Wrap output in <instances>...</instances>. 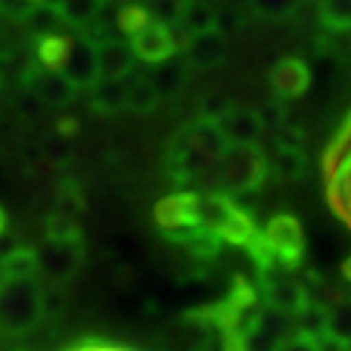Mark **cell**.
I'll return each mask as SVG.
<instances>
[{
	"label": "cell",
	"instance_id": "41",
	"mask_svg": "<svg viewBox=\"0 0 351 351\" xmlns=\"http://www.w3.org/2000/svg\"><path fill=\"white\" fill-rule=\"evenodd\" d=\"M315 349L317 351H349L351 346L346 343V341H341V339H336L333 333H320L317 339H315Z\"/></svg>",
	"mask_w": 351,
	"mask_h": 351
},
{
	"label": "cell",
	"instance_id": "19",
	"mask_svg": "<svg viewBox=\"0 0 351 351\" xmlns=\"http://www.w3.org/2000/svg\"><path fill=\"white\" fill-rule=\"evenodd\" d=\"M234 206H237L234 198L226 193H219V190L198 195V224H201V229H211L219 234V229L224 226L229 213L234 211Z\"/></svg>",
	"mask_w": 351,
	"mask_h": 351
},
{
	"label": "cell",
	"instance_id": "34",
	"mask_svg": "<svg viewBox=\"0 0 351 351\" xmlns=\"http://www.w3.org/2000/svg\"><path fill=\"white\" fill-rule=\"evenodd\" d=\"M141 5L151 13L154 21H162L167 26L180 24V16L185 11L188 0H141Z\"/></svg>",
	"mask_w": 351,
	"mask_h": 351
},
{
	"label": "cell",
	"instance_id": "40",
	"mask_svg": "<svg viewBox=\"0 0 351 351\" xmlns=\"http://www.w3.org/2000/svg\"><path fill=\"white\" fill-rule=\"evenodd\" d=\"M29 8H32L29 0H0V13L8 19H16V21H24Z\"/></svg>",
	"mask_w": 351,
	"mask_h": 351
},
{
	"label": "cell",
	"instance_id": "48",
	"mask_svg": "<svg viewBox=\"0 0 351 351\" xmlns=\"http://www.w3.org/2000/svg\"><path fill=\"white\" fill-rule=\"evenodd\" d=\"M110 3H123V0H110Z\"/></svg>",
	"mask_w": 351,
	"mask_h": 351
},
{
	"label": "cell",
	"instance_id": "33",
	"mask_svg": "<svg viewBox=\"0 0 351 351\" xmlns=\"http://www.w3.org/2000/svg\"><path fill=\"white\" fill-rule=\"evenodd\" d=\"M185 250H188L195 261L208 263V261H213V258L221 252V237H219L216 232H211V229H198V234L185 245Z\"/></svg>",
	"mask_w": 351,
	"mask_h": 351
},
{
	"label": "cell",
	"instance_id": "17",
	"mask_svg": "<svg viewBox=\"0 0 351 351\" xmlns=\"http://www.w3.org/2000/svg\"><path fill=\"white\" fill-rule=\"evenodd\" d=\"M88 107L97 114L112 117L128 110L125 101V78L112 81V78H99L94 86L88 88Z\"/></svg>",
	"mask_w": 351,
	"mask_h": 351
},
{
	"label": "cell",
	"instance_id": "49",
	"mask_svg": "<svg viewBox=\"0 0 351 351\" xmlns=\"http://www.w3.org/2000/svg\"><path fill=\"white\" fill-rule=\"evenodd\" d=\"M198 351H208V349H198Z\"/></svg>",
	"mask_w": 351,
	"mask_h": 351
},
{
	"label": "cell",
	"instance_id": "8",
	"mask_svg": "<svg viewBox=\"0 0 351 351\" xmlns=\"http://www.w3.org/2000/svg\"><path fill=\"white\" fill-rule=\"evenodd\" d=\"M258 289H261V297L268 304V310L287 315V317H294L307 302L313 300L302 281L281 276V268H274L265 276L258 278Z\"/></svg>",
	"mask_w": 351,
	"mask_h": 351
},
{
	"label": "cell",
	"instance_id": "25",
	"mask_svg": "<svg viewBox=\"0 0 351 351\" xmlns=\"http://www.w3.org/2000/svg\"><path fill=\"white\" fill-rule=\"evenodd\" d=\"M71 47V37L68 34H50V37H39L34 45V63L42 65L45 71H55L60 73L65 63V55Z\"/></svg>",
	"mask_w": 351,
	"mask_h": 351
},
{
	"label": "cell",
	"instance_id": "29",
	"mask_svg": "<svg viewBox=\"0 0 351 351\" xmlns=\"http://www.w3.org/2000/svg\"><path fill=\"white\" fill-rule=\"evenodd\" d=\"M320 24L328 32H351V0H320Z\"/></svg>",
	"mask_w": 351,
	"mask_h": 351
},
{
	"label": "cell",
	"instance_id": "44",
	"mask_svg": "<svg viewBox=\"0 0 351 351\" xmlns=\"http://www.w3.org/2000/svg\"><path fill=\"white\" fill-rule=\"evenodd\" d=\"M5 226H8V213H5V208L0 206V237L5 234Z\"/></svg>",
	"mask_w": 351,
	"mask_h": 351
},
{
	"label": "cell",
	"instance_id": "46",
	"mask_svg": "<svg viewBox=\"0 0 351 351\" xmlns=\"http://www.w3.org/2000/svg\"><path fill=\"white\" fill-rule=\"evenodd\" d=\"M304 3H320V0H304Z\"/></svg>",
	"mask_w": 351,
	"mask_h": 351
},
{
	"label": "cell",
	"instance_id": "30",
	"mask_svg": "<svg viewBox=\"0 0 351 351\" xmlns=\"http://www.w3.org/2000/svg\"><path fill=\"white\" fill-rule=\"evenodd\" d=\"M154 19H151V13L141 5V3H123L117 13H114V26H117V32H123L125 37H133V34H138L141 29L146 24H151Z\"/></svg>",
	"mask_w": 351,
	"mask_h": 351
},
{
	"label": "cell",
	"instance_id": "32",
	"mask_svg": "<svg viewBox=\"0 0 351 351\" xmlns=\"http://www.w3.org/2000/svg\"><path fill=\"white\" fill-rule=\"evenodd\" d=\"M55 201H58V211L60 213H68V216H78V213L86 211V198H84V190L81 185L75 182V180H63L60 185H58V195H55Z\"/></svg>",
	"mask_w": 351,
	"mask_h": 351
},
{
	"label": "cell",
	"instance_id": "18",
	"mask_svg": "<svg viewBox=\"0 0 351 351\" xmlns=\"http://www.w3.org/2000/svg\"><path fill=\"white\" fill-rule=\"evenodd\" d=\"M190 68L188 60L185 58H169V60H164V63L154 65V71H151L149 81L154 84V88L159 91V97H177L182 88L188 86L190 81Z\"/></svg>",
	"mask_w": 351,
	"mask_h": 351
},
{
	"label": "cell",
	"instance_id": "5",
	"mask_svg": "<svg viewBox=\"0 0 351 351\" xmlns=\"http://www.w3.org/2000/svg\"><path fill=\"white\" fill-rule=\"evenodd\" d=\"M39 317V287L34 281H0V328L8 333H26Z\"/></svg>",
	"mask_w": 351,
	"mask_h": 351
},
{
	"label": "cell",
	"instance_id": "3",
	"mask_svg": "<svg viewBox=\"0 0 351 351\" xmlns=\"http://www.w3.org/2000/svg\"><path fill=\"white\" fill-rule=\"evenodd\" d=\"M323 180L330 208L351 229V114L323 154Z\"/></svg>",
	"mask_w": 351,
	"mask_h": 351
},
{
	"label": "cell",
	"instance_id": "4",
	"mask_svg": "<svg viewBox=\"0 0 351 351\" xmlns=\"http://www.w3.org/2000/svg\"><path fill=\"white\" fill-rule=\"evenodd\" d=\"M154 221H156L167 242L185 247L201 229V224H198V193L180 190L172 195H164L162 201L154 206Z\"/></svg>",
	"mask_w": 351,
	"mask_h": 351
},
{
	"label": "cell",
	"instance_id": "47",
	"mask_svg": "<svg viewBox=\"0 0 351 351\" xmlns=\"http://www.w3.org/2000/svg\"><path fill=\"white\" fill-rule=\"evenodd\" d=\"M0 86H3V73H0Z\"/></svg>",
	"mask_w": 351,
	"mask_h": 351
},
{
	"label": "cell",
	"instance_id": "10",
	"mask_svg": "<svg viewBox=\"0 0 351 351\" xmlns=\"http://www.w3.org/2000/svg\"><path fill=\"white\" fill-rule=\"evenodd\" d=\"M130 50L141 63L159 65L177 55V37L172 26L162 24V21H151L138 34L130 37Z\"/></svg>",
	"mask_w": 351,
	"mask_h": 351
},
{
	"label": "cell",
	"instance_id": "28",
	"mask_svg": "<svg viewBox=\"0 0 351 351\" xmlns=\"http://www.w3.org/2000/svg\"><path fill=\"white\" fill-rule=\"evenodd\" d=\"M328 315H330V307H328V304L310 300L304 307H302L300 313L294 315V320H297V330L304 333V336L317 339L320 333H326L328 330Z\"/></svg>",
	"mask_w": 351,
	"mask_h": 351
},
{
	"label": "cell",
	"instance_id": "36",
	"mask_svg": "<svg viewBox=\"0 0 351 351\" xmlns=\"http://www.w3.org/2000/svg\"><path fill=\"white\" fill-rule=\"evenodd\" d=\"M328 333H333L336 339L346 341L351 346V300H341L339 304L330 307V315H328Z\"/></svg>",
	"mask_w": 351,
	"mask_h": 351
},
{
	"label": "cell",
	"instance_id": "23",
	"mask_svg": "<svg viewBox=\"0 0 351 351\" xmlns=\"http://www.w3.org/2000/svg\"><path fill=\"white\" fill-rule=\"evenodd\" d=\"M255 232H258V221H255L252 211L237 203L234 211L229 213V219L224 221V226L219 229V237H221V242H229L234 247H245Z\"/></svg>",
	"mask_w": 351,
	"mask_h": 351
},
{
	"label": "cell",
	"instance_id": "1",
	"mask_svg": "<svg viewBox=\"0 0 351 351\" xmlns=\"http://www.w3.org/2000/svg\"><path fill=\"white\" fill-rule=\"evenodd\" d=\"M224 149L226 141L219 125L195 117L169 138V146L164 151V172L177 185L195 182L216 167Z\"/></svg>",
	"mask_w": 351,
	"mask_h": 351
},
{
	"label": "cell",
	"instance_id": "21",
	"mask_svg": "<svg viewBox=\"0 0 351 351\" xmlns=\"http://www.w3.org/2000/svg\"><path fill=\"white\" fill-rule=\"evenodd\" d=\"M24 26L32 37H50V34H65V21L55 3H37L24 16Z\"/></svg>",
	"mask_w": 351,
	"mask_h": 351
},
{
	"label": "cell",
	"instance_id": "42",
	"mask_svg": "<svg viewBox=\"0 0 351 351\" xmlns=\"http://www.w3.org/2000/svg\"><path fill=\"white\" fill-rule=\"evenodd\" d=\"M71 351H133L128 346H120V343H110V341H84L73 346Z\"/></svg>",
	"mask_w": 351,
	"mask_h": 351
},
{
	"label": "cell",
	"instance_id": "20",
	"mask_svg": "<svg viewBox=\"0 0 351 351\" xmlns=\"http://www.w3.org/2000/svg\"><path fill=\"white\" fill-rule=\"evenodd\" d=\"M180 26L188 32L190 37L198 34H208V32H219V8L208 3V0H188L185 11L180 16Z\"/></svg>",
	"mask_w": 351,
	"mask_h": 351
},
{
	"label": "cell",
	"instance_id": "13",
	"mask_svg": "<svg viewBox=\"0 0 351 351\" xmlns=\"http://www.w3.org/2000/svg\"><path fill=\"white\" fill-rule=\"evenodd\" d=\"M97 47V68H99V78H112V81H123L130 73H136V55L125 45L123 39H99L94 42Z\"/></svg>",
	"mask_w": 351,
	"mask_h": 351
},
{
	"label": "cell",
	"instance_id": "16",
	"mask_svg": "<svg viewBox=\"0 0 351 351\" xmlns=\"http://www.w3.org/2000/svg\"><path fill=\"white\" fill-rule=\"evenodd\" d=\"M37 274H39L37 250L29 247V245L11 247V250L0 258V281H8V284L34 281Z\"/></svg>",
	"mask_w": 351,
	"mask_h": 351
},
{
	"label": "cell",
	"instance_id": "7",
	"mask_svg": "<svg viewBox=\"0 0 351 351\" xmlns=\"http://www.w3.org/2000/svg\"><path fill=\"white\" fill-rule=\"evenodd\" d=\"M21 84L42 107H55V110H63L68 104H73L75 91H78L68 78H63L55 71H45L34 60L21 71Z\"/></svg>",
	"mask_w": 351,
	"mask_h": 351
},
{
	"label": "cell",
	"instance_id": "24",
	"mask_svg": "<svg viewBox=\"0 0 351 351\" xmlns=\"http://www.w3.org/2000/svg\"><path fill=\"white\" fill-rule=\"evenodd\" d=\"M104 3L107 0H55L65 26L78 29V32H84V29H88L97 21V16L104 8Z\"/></svg>",
	"mask_w": 351,
	"mask_h": 351
},
{
	"label": "cell",
	"instance_id": "6",
	"mask_svg": "<svg viewBox=\"0 0 351 351\" xmlns=\"http://www.w3.org/2000/svg\"><path fill=\"white\" fill-rule=\"evenodd\" d=\"M265 239L271 245V250L276 255L278 268L284 271H297L304 263V232L297 216L291 213H276L271 216V221L263 229Z\"/></svg>",
	"mask_w": 351,
	"mask_h": 351
},
{
	"label": "cell",
	"instance_id": "11",
	"mask_svg": "<svg viewBox=\"0 0 351 351\" xmlns=\"http://www.w3.org/2000/svg\"><path fill=\"white\" fill-rule=\"evenodd\" d=\"M60 75L68 78L75 88H91L99 81V68H97V47L94 42L78 32L71 37V47L65 55V63L60 68Z\"/></svg>",
	"mask_w": 351,
	"mask_h": 351
},
{
	"label": "cell",
	"instance_id": "12",
	"mask_svg": "<svg viewBox=\"0 0 351 351\" xmlns=\"http://www.w3.org/2000/svg\"><path fill=\"white\" fill-rule=\"evenodd\" d=\"M268 84L276 101H289V99H300L302 94H307V88L313 84V73H310V65L304 63L302 58H281L271 65L268 71Z\"/></svg>",
	"mask_w": 351,
	"mask_h": 351
},
{
	"label": "cell",
	"instance_id": "35",
	"mask_svg": "<svg viewBox=\"0 0 351 351\" xmlns=\"http://www.w3.org/2000/svg\"><path fill=\"white\" fill-rule=\"evenodd\" d=\"M302 0H247V8L263 19L278 21V19H287L291 13L300 8Z\"/></svg>",
	"mask_w": 351,
	"mask_h": 351
},
{
	"label": "cell",
	"instance_id": "2",
	"mask_svg": "<svg viewBox=\"0 0 351 351\" xmlns=\"http://www.w3.org/2000/svg\"><path fill=\"white\" fill-rule=\"evenodd\" d=\"M219 193L226 195H250L263 188L271 175V159L261 143H226L216 162Z\"/></svg>",
	"mask_w": 351,
	"mask_h": 351
},
{
	"label": "cell",
	"instance_id": "45",
	"mask_svg": "<svg viewBox=\"0 0 351 351\" xmlns=\"http://www.w3.org/2000/svg\"><path fill=\"white\" fill-rule=\"evenodd\" d=\"M32 5H37V3H50V0H29Z\"/></svg>",
	"mask_w": 351,
	"mask_h": 351
},
{
	"label": "cell",
	"instance_id": "22",
	"mask_svg": "<svg viewBox=\"0 0 351 351\" xmlns=\"http://www.w3.org/2000/svg\"><path fill=\"white\" fill-rule=\"evenodd\" d=\"M125 101L128 110L136 114H149L156 110V104L162 101L159 91L154 88L149 75L143 73H130L125 78Z\"/></svg>",
	"mask_w": 351,
	"mask_h": 351
},
{
	"label": "cell",
	"instance_id": "26",
	"mask_svg": "<svg viewBox=\"0 0 351 351\" xmlns=\"http://www.w3.org/2000/svg\"><path fill=\"white\" fill-rule=\"evenodd\" d=\"M307 169V154L302 146H276L274 162H271V172H276L281 180H300Z\"/></svg>",
	"mask_w": 351,
	"mask_h": 351
},
{
	"label": "cell",
	"instance_id": "31",
	"mask_svg": "<svg viewBox=\"0 0 351 351\" xmlns=\"http://www.w3.org/2000/svg\"><path fill=\"white\" fill-rule=\"evenodd\" d=\"M68 310V294L60 284H50V287L39 289V317L42 320H58L63 317Z\"/></svg>",
	"mask_w": 351,
	"mask_h": 351
},
{
	"label": "cell",
	"instance_id": "9",
	"mask_svg": "<svg viewBox=\"0 0 351 351\" xmlns=\"http://www.w3.org/2000/svg\"><path fill=\"white\" fill-rule=\"evenodd\" d=\"M39 274L50 284H65L84 263V242H45L37 250Z\"/></svg>",
	"mask_w": 351,
	"mask_h": 351
},
{
	"label": "cell",
	"instance_id": "14",
	"mask_svg": "<svg viewBox=\"0 0 351 351\" xmlns=\"http://www.w3.org/2000/svg\"><path fill=\"white\" fill-rule=\"evenodd\" d=\"M216 125L226 143H258L265 130L261 112L250 107H232Z\"/></svg>",
	"mask_w": 351,
	"mask_h": 351
},
{
	"label": "cell",
	"instance_id": "43",
	"mask_svg": "<svg viewBox=\"0 0 351 351\" xmlns=\"http://www.w3.org/2000/svg\"><path fill=\"white\" fill-rule=\"evenodd\" d=\"M341 274H343V278L351 284V258H346V261L341 263Z\"/></svg>",
	"mask_w": 351,
	"mask_h": 351
},
{
	"label": "cell",
	"instance_id": "39",
	"mask_svg": "<svg viewBox=\"0 0 351 351\" xmlns=\"http://www.w3.org/2000/svg\"><path fill=\"white\" fill-rule=\"evenodd\" d=\"M274 351H317V349H315L313 336H304L300 330H294L289 336H281Z\"/></svg>",
	"mask_w": 351,
	"mask_h": 351
},
{
	"label": "cell",
	"instance_id": "27",
	"mask_svg": "<svg viewBox=\"0 0 351 351\" xmlns=\"http://www.w3.org/2000/svg\"><path fill=\"white\" fill-rule=\"evenodd\" d=\"M45 242H84V232L73 216L55 211L45 216Z\"/></svg>",
	"mask_w": 351,
	"mask_h": 351
},
{
	"label": "cell",
	"instance_id": "38",
	"mask_svg": "<svg viewBox=\"0 0 351 351\" xmlns=\"http://www.w3.org/2000/svg\"><path fill=\"white\" fill-rule=\"evenodd\" d=\"M42 151H45V159L50 164H65V162H71V156H73V141L63 138V136L55 133V141H52V143H45Z\"/></svg>",
	"mask_w": 351,
	"mask_h": 351
},
{
	"label": "cell",
	"instance_id": "15",
	"mask_svg": "<svg viewBox=\"0 0 351 351\" xmlns=\"http://www.w3.org/2000/svg\"><path fill=\"white\" fill-rule=\"evenodd\" d=\"M185 60L190 68H216L226 60V37L221 32H208V34H198L185 42Z\"/></svg>",
	"mask_w": 351,
	"mask_h": 351
},
{
	"label": "cell",
	"instance_id": "37",
	"mask_svg": "<svg viewBox=\"0 0 351 351\" xmlns=\"http://www.w3.org/2000/svg\"><path fill=\"white\" fill-rule=\"evenodd\" d=\"M234 107V101L229 99L221 91H211L201 99V107H198V117L203 120H211V123H219L229 110Z\"/></svg>",
	"mask_w": 351,
	"mask_h": 351
}]
</instances>
